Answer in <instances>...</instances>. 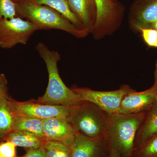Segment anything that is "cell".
Returning a JSON list of instances; mask_svg holds the SVG:
<instances>
[{"label": "cell", "instance_id": "obj_29", "mask_svg": "<svg viewBox=\"0 0 157 157\" xmlns=\"http://www.w3.org/2000/svg\"><path fill=\"white\" fill-rule=\"evenodd\" d=\"M14 3H17L18 2H21V1H23V0H12Z\"/></svg>", "mask_w": 157, "mask_h": 157}, {"label": "cell", "instance_id": "obj_16", "mask_svg": "<svg viewBox=\"0 0 157 157\" xmlns=\"http://www.w3.org/2000/svg\"><path fill=\"white\" fill-rule=\"evenodd\" d=\"M45 140L44 137L14 131H11L2 139L11 141L16 146L24 147L27 150L42 147Z\"/></svg>", "mask_w": 157, "mask_h": 157}, {"label": "cell", "instance_id": "obj_8", "mask_svg": "<svg viewBox=\"0 0 157 157\" xmlns=\"http://www.w3.org/2000/svg\"><path fill=\"white\" fill-rule=\"evenodd\" d=\"M9 107L14 117L24 116L42 120L63 118L70 119L74 107L40 104L35 101L17 102L9 99ZM77 106V105H76Z\"/></svg>", "mask_w": 157, "mask_h": 157}, {"label": "cell", "instance_id": "obj_3", "mask_svg": "<svg viewBox=\"0 0 157 157\" xmlns=\"http://www.w3.org/2000/svg\"><path fill=\"white\" fill-rule=\"evenodd\" d=\"M146 112L110 116L106 140L122 157H132L136 135Z\"/></svg>", "mask_w": 157, "mask_h": 157}, {"label": "cell", "instance_id": "obj_27", "mask_svg": "<svg viewBox=\"0 0 157 157\" xmlns=\"http://www.w3.org/2000/svg\"><path fill=\"white\" fill-rule=\"evenodd\" d=\"M154 79L155 82L153 86L157 90V60L156 62L155 66V69L154 71Z\"/></svg>", "mask_w": 157, "mask_h": 157}, {"label": "cell", "instance_id": "obj_14", "mask_svg": "<svg viewBox=\"0 0 157 157\" xmlns=\"http://www.w3.org/2000/svg\"><path fill=\"white\" fill-rule=\"evenodd\" d=\"M157 135V103L146 111L144 120L136 135L134 148Z\"/></svg>", "mask_w": 157, "mask_h": 157}, {"label": "cell", "instance_id": "obj_12", "mask_svg": "<svg viewBox=\"0 0 157 157\" xmlns=\"http://www.w3.org/2000/svg\"><path fill=\"white\" fill-rule=\"evenodd\" d=\"M46 140L59 141L70 146L76 132L69 119L52 118L43 120Z\"/></svg>", "mask_w": 157, "mask_h": 157}, {"label": "cell", "instance_id": "obj_30", "mask_svg": "<svg viewBox=\"0 0 157 157\" xmlns=\"http://www.w3.org/2000/svg\"><path fill=\"white\" fill-rule=\"evenodd\" d=\"M1 140H2V139H1V137H0V142H1Z\"/></svg>", "mask_w": 157, "mask_h": 157}, {"label": "cell", "instance_id": "obj_11", "mask_svg": "<svg viewBox=\"0 0 157 157\" xmlns=\"http://www.w3.org/2000/svg\"><path fill=\"white\" fill-rule=\"evenodd\" d=\"M70 147L71 157H105L109 151L106 139L92 138L78 132Z\"/></svg>", "mask_w": 157, "mask_h": 157}, {"label": "cell", "instance_id": "obj_19", "mask_svg": "<svg viewBox=\"0 0 157 157\" xmlns=\"http://www.w3.org/2000/svg\"><path fill=\"white\" fill-rule=\"evenodd\" d=\"M45 157H71L70 146L59 141L45 140L43 145Z\"/></svg>", "mask_w": 157, "mask_h": 157}, {"label": "cell", "instance_id": "obj_9", "mask_svg": "<svg viewBox=\"0 0 157 157\" xmlns=\"http://www.w3.org/2000/svg\"><path fill=\"white\" fill-rule=\"evenodd\" d=\"M157 21V0H135L128 15L130 28L138 33L142 29H153Z\"/></svg>", "mask_w": 157, "mask_h": 157}, {"label": "cell", "instance_id": "obj_25", "mask_svg": "<svg viewBox=\"0 0 157 157\" xmlns=\"http://www.w3.org/2000/svg\"><path fill=\"white\" fill-rule=\"evenodd\" d=\"M27 151L26 154L24 155L17 157H45V152L43 146L36 149Z\"/></svg>", "mask_w": 157, "mask_h": 157}, {"label": "cell", "instance_id": "obj_10", "mask_svg": "<svg viewBox=\"0 0 157 157\" xmlns=\"http://www.w3.org/2000/svg\"><path fill=\"white\" fill-rule=\"evenodd\" d=\"M157 103V90L153 86L141 92L133 90L124 97L118 114L146 112Z\"/></svg>", "mask_w": 157, "mask_h": 157}, {"label": "cell", "instance_id": "obj_31", "mask_svg": "<svg viewBox=\"0 0 157 157\" xmlns=\"http://www.w3.org/2000/svg\"><path fill=\"white\" fill-rule=\"evenodd\" d=\"M113 1H117V0H113Z\"/></svg>", "mask_w": 157, "mask_h": 157}, {"label": "cell", "instance_id": "obj_7", "mask_svg": "<svg viewBox=\"0 0 157 157\" xmlns=\"http://www.w3.org/2000/svg\"><path fill=\"white\" fill-rule=\"evenodd\" d=\"M37 31L35 25L19 17L0 21V47L10 49L18 44L26 45Z\"/></svg>", "mask_w": 157, "mask_h": 157}, {"label": "cell", "instance_id": "obj_17", "mask_svg": "<svg viewBox=\"0 0 157 157\" xmlns=\"http://www.w3.org/2000/svg\"><path fill=\"white\" fill-rule=\"evenodd\" d=\"M39 5H45L52 8L68 20L76 27L85 30L84 27L69 6L68 0H31Z\"/></svg>", "mask_w": 157, "mask_h": 157}, {"label": "cell", "instance_id": "obj_2", "mask_svg": "<svg viewBox=\"0 0 157 157\" xmlns=\"http://www.w3.org/2000/svg\"><path fill=\"white\" fill-rule=\"evenodd\" d=\"M17 17L32 22L40 30L58 29L64 31L78 39L89 34L80 29L55 10L45 5H39L31 0H23L16 3Z\"/></svg>", "mask_w": 157, "mask_h": 157}, {"label": "cell", "instance_id": "obj_28", "mask_svg": "<svg viewBox=\"0 0 157 157\" xmlns=\"http://www.w3.org/2000/svg\"><path fill=\"white\" fill-rule=\"evenodd\" d=\"M153 28L155 29L157 31V21H156L155 23L154 24L153 26Z\"/></svg>", "mask_w": 157, "mask_h": 157}, {"label": "cell", "instance_id": "obj_26", "mask_svg": "<svg viewBox=\"0 0 157 157\" xmlns=\"http://www.w3.org/2000/svg\"><path fill=\"white\" fill-rule=\"evenodd\" d=\"M109 151L108 157H122L114 147L108 145Z\"/></svg>", "mask_w": 157, "mask_h": 157}, {"label": "cell", "instance_id": "obj_6", "mask_svg": "<svg viewBox=\"0 0 157 157\" xmlns=\"http://www.w3.org/2000/svg\"><path fill=\"white\" fill-rule=\"evenodd\" d=\"M71 89L77 94L82 101L92 103L109 116L118 114L124 97L133 90L127 85L110 91H99L85 88L75 87Z\"/></svg>", "mask_w": 157, "mask_h": 157}, {"label": "cell", "instance_id": "obj_20", "mask_svg": "<svg viewBox=\"0 0 157 157\" xmlns=\"http://www.w3.org/2000/svg\"><path fill=\"white\" fill-rule=\"evenodd\" d=\"M132 157H157V135L135 147Z\"/></svg>", "mask_w": 157, "mask_h": 157}, {"label": "cell", "instance_id": "obj_15", "mask_svg": "<svg viewBox=\"0 0 157 157\" xmlns=\"http://www.w3.org/2000/svg\"><path fill=\"white\" fill-rule=\"evenodd\" d=\"M12 131L25 132L45 138L43 120L33 117H14Z\"/></svg>", "mask_w": 157, "mask_h": 157}, {"label": "cell", "instance_id": "obj_24", "mask_svg": "<svg viewBox=\"0 0 157 157\" xmlns=\"http://www.w3.org/2000/svg\"><path fill=\"white\" fill-rule=\"evenodd\" d=\"M7 80L5 75L0 73V99L8 97Z\"/></svg>", "mask_w": 157, "mask_h": 157}, {"label": "cell", "instance_id": "obj_18", "mask_svg": "<svg viewBox=\"0 0 157 157\" xmlns=\"http://www.w3.org/2000/svg\"><path fill=\"white\" fill-rule=\"evenodd\" d=\"M9 97L0 99V137L2 139L12 131L14 116L9 107Z\"/></svg>", "mask_w": 157, "mask_h": 157}, {"label": "cell", "instance_id": "obj_22", "mask_svg": "<svg viewBox=\"0 0 157 157\" xmlns=\"http://www.w3.org/2000/svg\"><path fill=\"white\" fill-rule=\"evenodd\" d=\"M142 38L150 47L157 48V31L154 29H142L140 30Z\"/></svg>", "mask_w": 157, "mask_h": 157}, {"label": "cell", "instance_id": "obj_21", "mask_svg": "<svg viewBox=\"0 0 157 157\" xmlns=\"http://www.w3.org/2000/svg\"><path fill=\"white\" fill-rule=\"evenodd\" d=\"M17 16L16 3L12 0H0V21Z\"/></svg>", "mask_w": 157, "mask_h": 157}, {"label": "cell", "instance_id": "obj_13", "mask_svg": "<svg viewBox=\"0 0 157 157\" xmlns=\"http://www.w3.org/2000/svg\"><path fill=\"white\" fill-rule=\"evenodd\" d=\"M72 12L75 14L84 29L92 33L97 18L95 0H68Z\"/></svg>", "mask_w": 157, "mask_h": 157}, {"label": "cell", "instance_id": "obj_5", "mask_svg": "<svg viewBox=\"0 0 157 157\" xmlns=\"http://www.w3.org/2000/svg\"><path fill=\"white\" fill-rule=\"evenodd\" d=\"M97 18L92 33L99 40L112 35L119 28L124 9L122 5L113 0H95Z\"/></svg>", "mask_w": 157, "mask_h": 157}, {"label": "cell", "instance_id": "obj_1", "mask_svg": "<svg viewBox=\"0 0 157 157\" xmlns=\"http://www.w3.org/2000/svg\"><path fill=\"white\" fill-rule=\"evenodd\" d=\"M36 48L46 64L48 82L45 94L34 101L40 104L67 107L80 104L82 101L78 95L65 85L59 74L58 63L61 58L59 53L50 50L41 42L37 44Z\"/></svg>", "mask_w": 157, "mask_h": 157}, {"label": "cell", "instance_id": "obj_23", "mask_svg": "<svg viewBox=\"0 0 157 157\" xmlns=\"http://www.w3.org/2000/svg\"><path fill=\"white\" fill-rule=\"evenodd\" d=\"M16 145L8 140L0 142V157H17Z\"/></svg>", "mask_w": 157, "mask_h": 157}, {"label": "cell", "instance_id": "obj_4", "mask_svg": "<svg viewBox=\"0 0 157 157\" xmlns=\"http://www.w3.org/2000/svg\"><path fill=\"white\" fill-rule=\"evenodd\" d=\"M110 116L87 101L74 107L70 120L76 132L87 137L106 139Z\"/></svg>", "mask_w": 157, "mask_h": 157}]
</instances>
